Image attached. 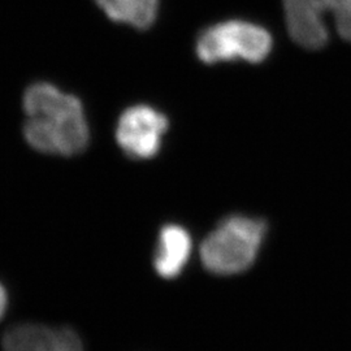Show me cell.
<instances>
[{"label":"cell","mask_w":351,"mask_h":351,"mask_svg":"<svg viewBox=\"0 0 351 351\" xmlns=\"http://www.w3.org/2000/svg\"><path fill=\"white\" fill-rule=\"evenodd\" d=\"M26 143L42 154L75 156L90 141L86 113L81 101L50 82H36L23 97Z\"/></svg>","instance_id":"1"},{"label":"cell","mask_w":351,"mask_h":351,"mask_svg":"<svg viewBox=\"0 0 351 351\" xmlns=\"http://www.w3.org/2000/svg\"><path fill=\"white\" fill-rule=\"evenodd\" d=\"M267 234L262 219L243 215L226 217L202 243L203 267L213 275L232 276L255 263Z\"/></svg>","instance_id":"2"},{"label":"cell","mask_w":351,"mask_h":351,"mask_svg":"<svg viewBox=\"0 0 351 351\" xmlns=\"http://www.w3.org/2000/svg\"><path fill=\"white\" fill-rule=\"evenodd\" d=\"M274 47V39L263 26L247 21H224L204 29L195 52L204 64L246 62L263 63Z\"/></svg>","instance_id":"3"},{"label":"cell","mask_w":351,"mask_h":351,"mask_svg":"<svg viewBox=\"0 0 351 351\" xmlns=\"http://www.w3.org/2000/svg\"><path fill=\"white\" fill-rule=\"evenodd\" d=\"M291 39L307 50L329 40L326 16L330 14L339 37L351 42V0H282Z\"/></svg>","instance_id":"4"},{"label":"cell","mask_w":351,"mask_h":351,"mask_svg":"<svg viewBox=\"0 0 351 351\" xmlns=\"http://www.w3.org/2000/svg\"><path fill=\"white\" fill-rule=\"evenodd\" d=\"M169 128L168 117L159 110L138 104L125 110L116 125V141L128 158L147 160L155 158Z\"/></svg>","instance_id":"5"},{"label":"cell","mask_w":351,"mask_h":351,"mask_svg":"<svg viewBox=\"0 0 351 351\" xmlns=\"http://www.w3.org/2000/svg\"><path fill=\"white\" fill-rule=\"evenodd\" d=\"M3 351H84L78 335L71 328L25 323L11 326L1 339Z\"/></svg>","instance_id":"6"},{"label":"cell","mask_w":351,"mask_h":351,"mask_svg":"<svg viewBox=\"0 0 351 351\" xmlns=\"http://www.w3.org/2000/svg\"><path fill=\"white\" fill-rule=\"evenodd\" d=\"M193 239L184 226L168 224L163 226L154 255L156 274L165 280H172L182 274L190 261Z\"/></svg>","instance_id":"7"},{"label":"cell","mask_w":351,"mask_h":351,"mask_svg":"<svg viewBox=\"0 0 351 351\" xmlns=\"http://www.w3.org/2000/svg\"><path fill=\"white\" fill-rule=\"evenodd\" d=\"M98 7L114 23L149 29L159 12V0H95Z\"/></svg>","instance_id":"8"},{"label":"cell","mask_w":351,"mask_h":351,"mask_svg":"<svg viewBox=\"0 0 351 351\" xmlns=\"http://www.w3.org/2000/svg\"><path fill=\"white\" fill-rule=\"evenodd\" d=\"M7 308H8V294L4 285L0 282V322L7 313Z\"/></svg>","instance_id":"9"}]
</instances>
